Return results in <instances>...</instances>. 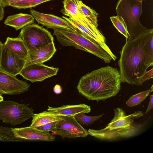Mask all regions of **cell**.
Returning a JSON list of instances; mask_svg holds the SVG:
<instances>
[{
	"mask_svg": "<svg viewBox=\"0 0 153 153\" xmlns=\"http://www.w3.org/2000/svg\"><path fill=\"white\" fill-rule=\"evenodd\" d=\"M121 82L118 69L107 66L83 76L77 88L79 94L88 100L98 101L116 96L120 90Z\"/></svg>",
	"mask_w": 153,
	"mask_h": 153,
	"instance_id": "6da1fadb",
	"label": "cell"
},
{
	"mask_svg": "<svg viewBox=\"0 0 153 153\" xmlns=\"http://www.w3.org/2000/svg\"><path fill=\"white\" fill-rule=\"evenodd\" d=\"M153 33V29H150L134 39L126 40L118 61L121 82L137 85L139 78L146 71L145 45Z\"/></svg>",
	"mask_w": 153,
	"mask_h": 153,
	"instance_id": "7a4b0ae2",
	"label": "cell"
},
{
	"mask_svg": "<svg viewBox=\"0 0 153 153\" xmlns=\"http://www.w3.org/2000/svg\"><path fill=\"white\" fill-rule=\"evenodd\" d=\"M144 113L137 111L129 115L126 114L122 109H114V116L111 122L103 129H89L88 134L101 140H112L128 138L136 135L141 126L134 122L143 116Z\"/></svg>",
	"mask_w": 153,
	"mask_h": 153,
	"instance_id": "3957f363",
	"label": "cell"
},
{
	"mask_svg": "<svg viewBox=\"0 0 153 153\" xmlns=\"http://www.w3.org/2000/svg\"><path fill=\"white\" fill-rule=\"evenodd\" d=\"M53 34L63 46L73 47L90 53L106 63H110L112 60L115 61L117 58L111 51L76 32L64 29H55Z\"/></svg>",
	"mask_w": 153,
	"mask_h": 153,
	"instance_id": "277c9868",
	"label": "cell"
},
{
	"mask_svg": "<svg viewBox=\"0 0 153 153\" xmlns=\"http://www.w3.org/2000/svg\"><path fill=\"white\" fill-rule=\"evenodd\" d=\"M142 2L138 0H119L117 4L116 13L124 20L129 36L127 40L134 39L150 29L140 22L143 12Z\"/></svg>",
	"mask_w": 153,
	"mask_h": 153,
	"instance_id": "5b68a950",
	"label": "cell"
},
{
	"mask_svg": "<svg viewBox=\"0 0 153 153\" xmlns=\"http://www.w3.org/2000/svg\"><path fill=\"white\" fill-rule=\"evenodd\" d=\"M28 104L10 100L0 102V120L14 126L32 117L33 110Z\"/></svg>",
	"mask_w": 153,
	"mask_h": 153,
	"instance_id": "8992f818",
	"label": "cell"
},
{
	"mask_svg": "<svg viewBox=\"0 0 153 153\" xmlns=\"http://www.w3.org/2000/svg\"><path fill=\"white\" fill-rule=\"evenodd\" d=\"M18 37L23 40L28 50L45 47L54 40L50 32L36 23L23 27Z\"/></svg>",
	"mask_w": 153,
	"mask_h": 153,
	"instance_id": "52a82bcc",
	"label": "cell"
},
{
	"mask_svg": "<svg viewBox=\"0 0 153 153\" xmlns=\"http://www.w3.org/2000/svg\"><path fill=\"white\" fill-rule=\"evenodd\" d=\"M74 26L78 33L96 43L109 51H111L106 43L105 37L93 24L82 14L75 18L62 16Z\"/></svg>",
	"mask_w": 153,
	"mask_h": 153,
	"instance_id": "ba28073f",
	"label": "cell"
},
{
	"mask_svg": "<svg viewBox=\"0 0 153 153\" xmlns=\"http://www.w3.org/2000/svg\"><path fill=\"white\" fill-rule=\"evenodd\" d=\"M51 131L63 138L85 137L88 135V130L72 115L63 116V118L58 121Z\"/></svg>",
	"mask_w": 153,
	"mask_h": 153,
	"instance_id": "9c48e42d",
	"label": "cell"
},
{
	"mask_svg": "<svg viewBox=\"0 0 153 153\" xmlns=\"http://www.w3.org/2000/svg\"><path fill=\"white\" fill-rule=\"evenodd\" d=\"M30 84L0 68V94L18 95L28 91Z\"/></svg>",
	"mask_w": 153,
	"mask_h": 153,
	"instance_id": "30bf717a",
	"label": "cell"
},
{
	"mask_svg": "<svg viewBox=\"0 0 153 153\" xmlns=\"http://www.w3.org/2000/svg\"><path fill=\"white\" fill-rule=\"evenodd\" d=\"M58 68L50 67L39 63L31 65L24 68L19 74L32 83L42 82L48 78L56 75Z\"/></svg>",
	"mask_w": 153,
	"mask_h": 153,
	"instance_id": "8fae6325",
	"label": "cell"
},
{
	"mask_svg": "<svg viewBox=\"0 0 153 153\" xmlns=\"http://www.w3.org/2000/svg\"><path fill=\"white\" fill-rule=\"evenodd\" d=\"M30 12L39 24L48 28L64 29L78 33L76 28L63 18L53 15L42 13L33 9H31Z\"/></svg>",
	"mask_w": 153,
	"mask_h": 153,
	"instance_id": "7c38bea8",
	"label": "cell"
},
{
	"mask_svg": "<svg viewBox=\"0 0 153 153\" xmlns=\"http://www.w3.org/2000/svg\"><path fill=\"white\" fill-rule=\"evenodd\" d=\"M25 62L14 55L3 43L0 61L1 69L16 76L24 68Z\"/></svg>",
	"mask_w": 153,
	"mask_h": 153,
	"instance_id": "4fadbf2b",
	"label": "cell"
},
{
	"mask_svg": "<svg viewBox=\"0 0 153 153\" xmlns=\"http://www.w3.org/2000/svg\"><path fill=\"white\" fill-rule=\"evenodd\" d=\"M56 51L53 41L45 47L28 50L24 68L31 65L47 61L52 57Z\"/></svg>",
	"mask_w": 153,
	"mask_h": 153,
	"instance_id": "5bb4252c",
	"label": "cell"
},
{
	"mask_svg": "<svg viewBox=\"0 0 153 153\" xmlns=\"http://www.w3.org/2000/svg\"><path fill=\"white\" fill-rule=\"evenodd\" d=\"M16 136L30 140L53 141L55 137L49 132L44 131L30 126L13 128Z\"/></svg>",
	"mask_w": 153,
	"mask_h": 153,
	"instance_id": "9a60e30c",
	"label": "cell"
},
{
	"mask_svg": "<svg viewBox=\"0 0 153 153\" xmlns=\"http://www.w3.org/2000/svg\"><path fill=\"white\" fill-rule=\"evenodd\" d=\"M47 111L57 115L74 116L81 112L88 113L91 111V108L90 106L82 103L76 105H63L56 108L48 106Z\"/></svg>",
	"mask_w": 153,
	"mask_h": 153,
	"instance_id": "2e32d148",
	"label": "cell"
},
{
	"mask_svg": "<svg viewBox=\"0 0 153 153\" xmlns=\"http://www.w3.org/2000/svg\"><path fill=\"white\" fill-rule=\"evenodd\" d=\"M4 44L16 56L26 60L28 50L20 38L19 37L15 38L8 37Z\"/></svg>",
	"mask_w": 153,
	"mask_h": 153,
	"instance_id": "e0dca14e",
	"label": "cell"
},
{
	"mask_svg": "<svg viewBox=\"0 0 153 153\" xmlns=\"http://www.w3.org/2000/svg\"><path fill=\"white\" fill-rule=\"evenodd\" d=\"M34 20L31 15L21 13L8 16L4 21V24L17 30L33 23Z\"/></svg>",
	"mask_w": 153,
	"mask_h": 153,
	"instance_id": "ac0fdd59",
	"label": "cell"
},
{
	"mask_svg": "<svg viewBox=\"0 0 153 153\" xmlns=\"http://www.w3.org/2000/svg\"><path fill=\"white\" fill-rule=\"evenodd\" d=\"M63 116L52 114L48 111L38 114H34L32 117L31 123L30 126L37 128L49 123L62 119Z\"/></svg>",
	"mask_w": 153,
	"mask_h": 153,
	"instance_id": "d6986e66",
	"label": "cell"
},
{
	"mask_svg": "<svg viewBox=\"0 0 153 153\" xmlns=\"http://www.w3.org/2000/svg\"><path fill=\"white\" fill-rule=\"evenodd\" d=\"M81 13L97 27V18L98 14L94 10L86 5L81 0H75Z\"/></svg>",
	"mask_w": 153,
	"mask_h": 153,
	"instance_id": "ffe728a7",
	"label": "cell"
},
{
	"mask_svg": "<svg viewBox=\"0 0 153 153\" xmlns=\"http://www.w3.org/2000/svg\"><path fill=\"white\" fill-rule=\"evenodd\" d=\"M63 3V8L61 12L64 15L69 17L75 18L82 15L75 0H64Z\"/></svg>",
	"mask_w": 153,
	"mask_h": 153,
	"instance_id": "44dd1931",
	"label": "cell"
},
{
	"mask_svg": "<svg viewBox=\"0 0 153 153\" xmlns=\"http://www.w3.org/2000/svg\"><path fill=\"white\" fill-rule=\"evenodd\" d=\"M24 140L16 136L13 128L0 126V140L5 141H19Z\"/></svg>",
	"mask_w": 153,
	"mask_h": 153,
	"instance_id": "7402d4cb",
	"label": "cell"
},
{
	"mask_svg": "<svg viewBox=\"0 0 153 153\" xmlns=\"http://www.w3.org/2000/svg\"><path fill=\"white\" fill-rule=\"evenodd\" d=\"M110 19L113 25L118 31L126 37V39H128L129 36L126 25L123 18L117 15L111 16Z\"/></svg>",
	"mask_w": 153,
	"mask_h": 153,
	"instance_id": "603a6c76",
	"label": "cell"
},
{
	"mask_svg": "<svg viewBox=\"0 0 153 153\" xmlns=\"http://www.w3.org/2000/svg\"><path fill=\"white\" fill-rule=\"evenodd\" d=\"M153 90L150 89L131 96L126 102L127 106L133 107L139 105L144 101Z\"/></svg>",
	"mask_w": 153,
	"mask_h": 153,
	"instance_id": "cb8c5ba5",
	"label": "cell"
},
{
	"mask_svg": "<svg viewBox=\"0 0 153 153\" xmlns=\"http://www.w3.org/2000/svg\"><path fill=\"white\" fill-rule=\"evenodd\" d=\"M153 33H152L145 45L146 52L145 64L148 68L153 65Z\"/></svg>",
	"mask_w": 153,
	"mask_h": 153,
	"instance_id": "d4e9b609",
	"label": "cell"
},
{
	"mask_svg": "<svg viewBox=\"0 0 153 153\" xmlns=\"http://www.w3.org/2000/svg\"><path fill=\"white\" fill-rule=\"evenodd\" d=\"M52 0H23L12 4L11 6L19 9L35 7L43 3Z\"/></svg>",
	"mask_w": 153,
	"mask_h": 153,
	"instance_id": "484cf974",
	"label": "cell"
},
{
	"mask_svg": "<svg viewBox=\"0 0 153 153\" xmlns=\"http://www.w3.org/2000/svg\"><path fill=\"white\" fill-rule=\"evenodd\" d=\"M104 114L90 116L86 115L84 113L81 112L75 114L74 117L79 124L88 125L99 119Z\"/></svg>",
	"mask_w": 153,
	"mask_h": 153,
	"instance_id": "4316f807",
	"label": "cell"
},
{
	"mask_svg": "<svg viewBox=\"0 0 153 153\" xmlns=\"http://www.w3.org/2000/svg\"><path fill=\"white\" fill-rule=\"evenodd\" d=\"M153 77V68L149 71H146L139 79L137 85L140 86L145 81L152 78Z\"/></svg>",
	"mask_w": 153,
	"mask_h": 153,
	"instance_id": "83f0119b",
	"label": "cell"
},
{
	"mask_svg": "<svg viewBox=\"0 0 153 153\" xmlns=\"http://www.w3.org/2000/svg\"><path fill=\"white\" fill-rule=\"evenodd\" d=\"M58 121H53L43 125L36 128L37 129L46 131H51L52 129L58 123Z\"/></svg>",
	"mask_w": 153,
	"mask_h": 153,
	"instance_id": "f1b7e54d",
	"label": "cell"
},
{
	"mask_svg": "<svg viewBox=\"0 0 153 153\" xmlns=\"http://www.w3.org/2000/svg\"><path fill=\"white\" fill-rule=\"evenodd\" d=\"M23 0H0V2L2 6L5 7L10 6L14 4Z\"/></svg>",
	"mask_w": 153,
	"mask_h": 153,
	"instance_id": "f546056e",
	"label": "cell"
},
{
	"mask_svg": "<svg viewBox=\"0 0 153 153\" xmlns=\"http://www.w3.org/2000/svg\"><path fill=\"white\" fill-rule=\"evenodd\" d=\"M53 92L56 94H60L62 92V88L60 85L56 84L53 88Z\"/></svg>",
	"mask_w": 153,
	"mask_h": 153,
	"instance_id": "4dcf8cb0",
	"label": "cell"
},
{
	"mask_svg": "<svg viewBox=\"0 0 153 153\" xmlns=\"http://www.w3.org/2000/svg\"><path fill=\"white\" fill-rule=\"evenodd\" d=\"M153 95L150 96V99L148 108L146 112V113H148L153 108Z\"/></svg>",
	"mask_w": 153,
	"mask_h": 153,
	"instance_id": "1f68e13d",
	"label": "cell"
},
{
	"mask_svg": "<svg viewBox=\"0 0 153 153\" xmlns=\"http://www.w3.org/2000/svg\"><path fill=\"white\" fill-rule=\"evenodd\" d=\"M4 13V7L2 6L0 2V21L3 20Z\"/></svg>",
	"mask_w": 153,
	"mask_h": 153,
	"instance_id": "d6a6232c",
	"label": "cell"
},
{
	"mask_svg": "<svg viewBox=\"0 0 153 153\" xmlns=\"http://www.w3.org/2000/svg\"><path fill=\"white\" fill-rule=\"evenodd\" d=\"M3 46V43L0 41V61Z\"/></svg>",
	"mask_w": 153,
	"mask_h": 153,
	"instance_id": "836d02e7",
	"label": "cell"
},
{
	"mask_svg": "<svg viewBox=\"0 0 153 153\" xmlns=\"http://www.w3.org/2000/svg\"><path fill=\"white\" fill-rule=\"evenodd\" d=\"M3 101V97L1 96V94H0V102Z\"/></svg>",
	"mask_w": 153,
	"mask_h": 153,
	"instance_id": "e575fe53",
	"label": "cell"
},
{
	"mask_svg": "<svg viewBox=\"0 0 153 153\" xmlns=\"http://www.w3.org/2000/svg\"><path fill=\"white\" fill-rule=\"evenodd\" d=\"M138 0L143 1V0Z\"/></svg>",
	"mask_w": 153,
	"mask_h": 153,
	"instance_id": "d590c367",
	"label": "cell"
}]
</instances>
